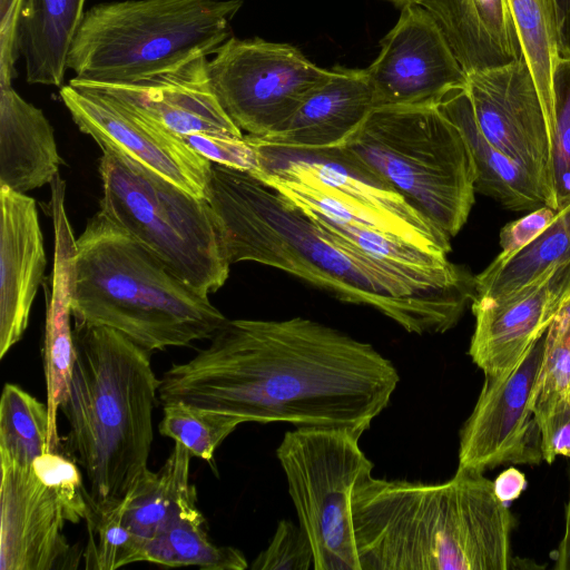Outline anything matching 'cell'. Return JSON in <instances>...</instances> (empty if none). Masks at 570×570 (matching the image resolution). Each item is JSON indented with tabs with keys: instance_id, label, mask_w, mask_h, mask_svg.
Instances as JSON below:
<instances>
[{
	"instance_id": "cell-1",
	"label": "cell",
	"mask_w": 570,
	"mask_h": 570,
	"mask_svg": "<svg viewBox=\"0 0 570 570\" xmlns=\"http://www.w3.org/2000/svg\"><path fill=\"white\" fill-rule=\"evenodd\" d=\"M209 340L164 373L163 404L361 436L400 382L394 364L370 343L302 316L226 320Z\"/></svg>"
},
{
	"instance_id": "cell-2",
	"label": "cell",
	"mask_w": 570,
	"mask_h": 570,
	"mask_svg": "<svg viewBox=\"0 0 570 570\" xmlns=\"http://www.w3.org/2000/svg\"><path fill=\"white\" fill-rule=\"evenodd\" d=\"M228 262L277 268L342 302L372 307L417 335L451 330L474 295V276L375 258L331 233L254 174L213 164L206 186Z\"/></svg>"
},
{
	"instance_id": "cell-3",
	"label": "cell",
	"mask_w": 570,
	"mask_h": 570,
	"mask_svg": "<svg viewBox=\"0 0 570 570\" xmlns=\"http://www.w3.org/2000/svg\"><path fill=\"white\" fill-rule=\"evenodd\" d=\"M361 570H508L513 518L483 472L444 483L370 475L352 494Z\"/></svg>"
},
{
	"instance_id": "cell-4",
	"label": "cell",
	"mask_w": 570,
	"mask_h": 570,
	"mask_svg": "<svg viewBox=\"0 0 570 570\" xmlns=\"http://www.w3.org/2000/svg\"><path fill=\"white\" fill-rule=\"evenodd\" d=\"M75 362L60 410L91 511L122 500L148 469L160 380L150 352L105 326H75Z\"/></svg>"
},
{
	"instance_id": "cell-5",
	"label": "cell",
	"mask_w": 570,
	"mask_h": 570,
	"mask_svg": "<svg viewBox=\"0 0 570 570\" xmlns=\"http://www.w3.org/2000/svg\"><path fill=\"white\" fill-rule=\"evenodd\" d=\"M75 326L112 328L148 352L210 338L227 320L99 209L76 239Z\"/></svg>"
},
{
	"instance_id": "cell-6",
	"label": "cell",
	"mask_w": 570,
	"mask_h": 570,
	"mask_svg": "<svg viewBox=\"0 0 570 570\" xmlns=\"http://www.w3.org/2000/svg\"><path fill=\"white\" fill-rule=\"evenodd\" d=\"M243 0H120L85 12L71 43L69 85L129 83L214 55Z\"/></svg>"
},
{
	"instance_id": "cell-7",
	"label": "cell",
	"mask_w": 570,
	"mask_h": 570,
	"mask_svg": "<svg viewBox=\"0 0 570 570\" xmlns=\"http://www.w3.org/2000/svg\"><path fill=\"white\" fill-rule=\"evenodd\" d=\"M341 147L450 238L466 223L473 158L460 128L435 104L375 107Z\"/></svg>"
},
{
	"instance_id": "cell-8",
	"label": "cell",
	"mask_w": 570,
	"mask_h": 570,
	"mask_svg": "<svg viewBox=\"0 0 570 570\" xmlns=\"http://www.w3.org/2000/svg\"><path fill=\"white\" fill-rule=\"evenodd\" d=\"M100 210L204 295L227 281L230 263L213 210L134 159L102 148Z\"/></svg>"
},
{
	"instance_id": "cell-9",
	"label": "cell",
	"mask_w": 570,
	"mask_h": 570,
	"mask_svg": "<svg viewBox=\"0 0 570 570\" xmlns=\"http://www.w3.org/2000/svg\"><path fill=\"white\" fill-rule=\"evenodd\" d=\"M247 139L259 160L252 174L312 218L373 228L448 258L451 238L342 147L299 151Z\"/></svg>"
},
{
	"instance_id": "cell-10",
	"label": "cell",
	"mask_w": 570,
	"mask_h": 570,
	"mask_svg": "<svg viewBox=\"0 0 570 570\" xmlns=\"http://www.w3.org/2000/svg\"><path fill=\"white\" fill-rule=\"evenodd\" d=\"M360 438L347 430L296 428L276 450L314 570H361L351 502L374 465Z\"/></svg>"
},
{
	"instance_id": "cell-11",
	"label": "cell",
	"mask_w": 570,
	"mask_h": 570,
	"mask_svg": "<svg viewBox=\"0 0 570 570\" xmlns=\"http://www.w3.org/2000/svg\"><path fill=\"white\" fill-rule=\"evenodd\" d=\"M297 48L232 36L208 60L213 89L225 112L247 135L285 129L306 98L332 76Z\"/></svg>"
},
{
	"instance_id": "cell-12",
	"label": "cell",
	"mask_w": 570,
	"mask_h": 570,
	"mask_svg": "<svg viewBox=\"0 0 570 570\" xmlns=\"http://www.w3.org/2000/svg\"><path fill=\"white\" fill-rule=\"evenodd\" d=\"M0 570H51L72 564L63 529L87 518V491L45 483L31 465L0 460Z\"/></svg>"
},
{
	"instance_id": "cell-13",
	"label": "cell",
	"mask_w": 570,
	"mask_h": 570,
	"mask_svg": "<svg viewBox=\"0 0 570 570\" xmlns=\"http://www.w3.org/2000/svg\"><path fill=\"white\" fill-rule=\"evenodd\" d=\"M59 95L73 122L101 149L119 151L205 199L213 163L180 135L99 90L66 85Z\"/></svg>"
},
{
	"instance_id": "cell-14",
	"label": "cell",
	"mask_w": 570,
	"mask_h": 570,
	"mask_svg": "<svg viewBox=\"0 0 570 570\" xmlns=\"http://www.w3.org/2000/svg\"><path fill=\"white\" fill-rule=\"evenodd\" d=\"M466 90L483 136L520 165L556 210L551 139L540 96L524 59L468 75Z\"/></svg>"
},
{
	"instance_id": "cell-15",
	"label": "cell",
	"mask_w": 570,
	"mask_h": 570,
	"mask_svg": "<svg viewBox=\"0 0 570 570\" xmlns=\"http://www.w3.org/2000/svg\"><path fill=\"white\" fill-rule=\"evenodd\" d=\"M543 348L544 335L508 375L484 376L460 432V468L484 472L505 463L538 464L543 460L540 429L530 407Z\"/></svg>"
},
{
	"instance_id": "cell-16",
	"label": "cell",
	"mask_w": 570,
	"mask_h": 570,
	"mask_svg": "<svg viewBox=\"0 0 570 570\" xmlns=\"http://www.w3.org/2000/svg\"><path fill=\"white\" fill-rule=\"evenodd\" d=\"M366 69L375 107L435 104L448 91L468 85L440 26L422 6L402 8Z\"/></svg>"
},
{
	"instance_id": "cell-17",
	"label": "cell",
	"mask_w": 570,
	"mask_h": 570,
	"mask_svg": "<svg viewBox=\"0 0 570 570\" xmlns=\"http://www.w3.org/2000/svg\"><path fill=\"white\" fill-rule=\"evenodd\" d=\"M208 57L129 83L73 86L106 92L180 136L195 132L243 137L223 109L208 73Z\"/></svg>"
},
{
	"instance_id": "cell-18",
	"label": "cell",
	"mask_w": 570,
	"mask_h": 570,
	"mask_svg": "<svg viewBox=\"0 0 570 570\" xmlns=\"http://www.w3.org/2000/svg\"><path fill=\"white\" fill-rule=\"evenodd\" d=\"M0 358L28 327L47 265L36 200L0 186Z\"/></svg>"
},
{
	"instance_id": "cell-19",
	"label": "cell",
	"mask_w": 570,
	"mask_h": 570,
	"mask_svg": "<svg viewBox=\"0 0 570 570\" xmlns=\"http://www.w3.org/2000/svg\"><path fill=\"white\" fill-rule=\"evenodd\" d=\"M551 276L502 297L473 296L475 326L469 355L484 376L508 375L544 335L561 308L549 284Z\"/></svg>"
},
{
	"instance_id": "cell-20",
	"label": "cell",
	"mask_w": 570,
	"mask_h": 570,
	"mask_svg": "<svg viewBox=\"0 0 570 570\" xmlns=\"http://www.w3.org/2000/svg\"><path fill=\"white\" fill-rule=\"evenodd\" d=\"M49 209L55 232L53 268L47 294L45 326V377L49 416V449L58 452L60 439L57 416L68 392L75 362L71 330V285L76 239L65 206L66 184L60 175L50 183Z\"/></svg>"
},
{
	"instance_id": "cell-21",
	"label": "cell",
	"mask_w": 570,
	"mask_h": 570,
	"mask_svg": "<svg viewBox=\"0 0 570 570\" xmlns=\"http://www.w3.org/2000/svg\"><path fill=\"white\" fill-rule=\"evenodd\" d=\"M296 110L285 129L250 140L277 148L313 151L344 145L375 108L367 69L336 67Z\"/></svg>"
},
{
	"instance_id": "cell-22",
	"label": "cell",
	"mask_w": 570,
	"mask_h": 570,
	"mask_svg": "<svg viewBox=\"0 0 570 570\" xmlns=\"http://www.w3.org/2000/svg\"><path fill=\"white\" fill-rule=\"evenodd\" d=\"M466 75L508 65L522 50L507 0H424Z\"/></svg>"
},
{
	"instance_id": "cell-23",
	"label": "cell",
	"mask_w": 570,
	"mask_h": 570,
	"mask_svg": "<svg viewBox=\"0 0 570 570\" xmlns=\"http://www.w3.org/2000/svg\"><path fill=\"white\" fill-rule=\"evenodd\" d=\"M55 130L12 86L0 87V186L27 194L59 175Z\"/></svg>"
},
{
	"instance_id": "cell-24",
	"label": "cell",
	"mask_w": 570,
	"mask_h": 570,
	"mask_svg": "<svg viewBox=\"0 0 570 570\" xmlns=\"http://www.w3.org/2000/svg\"><path fill=\"white\" fill-rule=\"evenodd\" d=\"M86 0H22L17 45L26 80L61 87Z\"/></svg>"
},
{
	"instance_id": "cell-25",
	"label": "cell",
	"mask_w": 570,
	"mask_h": 570,
	"mask_svg": "<svg viewBox=\"0 0 570 570\" xmlns=\"http://www.w3.org/2000/svg\"><path fill=\"white\" fill-rule=\"evenodd\" d=\"M435 105L460 128L468 141L475 168V191L514 212H531L546 205L534 179L483 136L466 87L448 91Z\"/></svg>"
},
{
	"instance_id": "cell-26",
	"label": "cell",
	"mask_w": 570,
	"mask_h": 570,
	"mask_svg": "<svg viewBox=\"0 0 570 570\" xmlns=\"http://www.w3.org/2000/svg\"><path fill=\"white\" fill-rule=\"evenodd\" d=\"M550 275V287L562 306L570 298V204L517 255L501 265L490 263L474 276V296L502 297Z\"/></svg>"
},
{
	"instance_id": "cell-27",
	"label": "cell",
	"mask_w": 570,
	"mask_h": 570,
	"mask_svg": "<svg viewBox=\"0 0 570 570\" xmlns=\"http://www.w3.org/2000/svg\"><path fill=\"white\" fill-rule=\"evenodd\" d=\"M196 490L186 495L157 533L146 541V562L169 567L197 566L205 570H244L247 561L234 547H218L205 531Z\"/></svg>"
},
{
	"instance_id": "cell-28",
	"label": "cell",
	"mask_w": 570,
	"mask_h": 570,
	"mask_svg": "<svg viewBox=\"0 0 570 570\" xmlns=\"http://www.w3.org/2000/svg\"><path fill=\"white\" fill-rule=\"evenodd\" d=\"M191 453L179 442L164 465L153 472L147 469L124 498V523L145 543L174 513L181 500L195 487L189 480Z\"/></svg>"
},
{
	"instance_id": "cell-29",
	"label": "cell",
	"mask_w": 570,
	"mask_h": 570,
	"mask_svg": "<svg viewBox=\"0 0 570 570\" xmlns=\"http://www.w3.org/2000/svg\"><path fill=\"white\" fill-rule=\"evenodd\" d=\"M522 58L535 82L550 139L554 128L553 78L561 61L556 0H507Z\"/></svg>"
},
{
	"instance_id": "cell-30",
	"label": "cell",
	"mask_w": 570,
	"mask_h": 570,
	"mask_svg": "<svg viewBox=\"0 0 570 570\" xmlns=\"http://www.w3.org/2000/svg\"><path fill=\"white\" fill-rule=\"evenodd\" d=\"M47 403L20 386L6 383L0 401V460L31 465L49 449Z\"/></svg>"
},
{
	"instance_id": "cell-31",
	"label": "cell",
	"mask_w": 570,
	"mask_h": 570,
	"mask_svg": "<svg viewBox=\"0 0 570 570\" xmlns=\"http://www.w3.org/2000/svg\"><path fill=\"white\" fill-rule=\"evenodd\" d=\"M164 405L161 435L181 443L193 456L210 462L216 449L242 424L237 417L184 402Z\"/></svg>"
},
{
	"instance_id": "cell-32",
	"label": "cell",
	"mask_w": 570,
	"mask_h": 570,
	"mask_svg": "<svg viewBox=\"0 0 570 570\" xmlns=\"http://www.w3.org/2000/svg\"><path fill=\"white\" fill-rule=\"evenodd\" d=\"M122 513L124 499L100 511L89 509L86 569L114 570L146 562L145 541L124 523Z\"/></svg>"
},
{
	"instance_id": "cell-33",
	"label": "cell",
	"mask_w": 570,
	"mask_h": 570,
	"mask_svg": "<svg viewBox=\"0 0 570 570\" xmlns=\"http://www.w3.org/2000/svg\"><path fill=\"white\" fill-rule=\"evenodd\" d=\"M570 394V298L556 314L544 333L540 373L530 407L535 421Z\"/></svg>"
},
{
	"instance_id": "cell-34",
	"label": "cell",
	"mask_w": 570,
	"mask_h": 570,
	"mask_svg": "<svg viewBox=\"0 0 570 570\" xmlns=\"http://www.w3.org/2000/svg\"><path fill=\"white\" fill-rule=\"evenodd\" d=\"M553 91L552 183L557 208L560 210L570 204V60H561L558 65Z\"/></svg>"
},
{
	"instance_id": "cell-35",
	"label": "cell",
	"mask_w": 570,
	"mask_h": 570,
	"mask_svg": "<svg viewBox=\"0 0 570 570\" xmlns=\"http://www.w3.org/2000/svg\"><path fill=\"white\" fill-rule=\"evenodd\" d=\"M313 568V550L298 524L279 520L267 546L253 561L252 570H308Z\"/></svg>"
},
{
	"instance_id": "cell-36",
	"label": "cell",
	"mask_w": 570,
	"mask_h": 570,
	"mask_svg": "<svg viewBox=\"0 0 570 570\" xmlns=\"http://www.w3.org/2000/svg\"><path fill=\"white\" fill-rule=\"evenodd\" d=\"M199 155L213 164L249 173L259 167L256 147L245 137L223 134L195 132L181 136Z\"/></svg>"
},
{
	"instance_id": "cell-37",
	"label": "cell",
	"mask_w": 570,
	"mask_h": 570,
	"mask_svg": "<svg viewBox=\"0 0 570 570\" xmlns=\"http://www.w3.org/2000/svg\"><path fill=\"white\" fill-rule=\"evenodd\" d=\"M557 212L544 205L505 224L499 234L501 252L491 263L501 265L517 255L552 223Z\"/></svg>"
},
{
	"instance_id": "cell-38",
	"label": "cell",
	"mask_w": 570,
	"mask_h": 570,
	"mask_svg": "<svg viewBox=\"0 0 570 570\" xmlns=\"http://www.w3.org/2000/svg\"><path fill=\"white\" fill-rule=\"evenodd\" d=\"M542 459L551 464L558 456L570 459V394L537 421Z\"/></svg>"
},
{
	"instance_id": "cell-39",
	"label": "cell",
	"mask_w": 570,
	"mask_h": 570,
	"mask_svg": "<svg viewBox=\"0 0 570 570\" xmlns=\"http://www.w3.org/2000/svg\"><path fill=\"white\" fill-rule=\"evenodd\" d=\"M21 2L22 0H11L0 4V87L12 86L11 82L16 76L14 62L18 57H20L17 45V33Z\"/></svg>"
},
{
	"instance_id": "cell-40",
	"label": "cell",
	"mask_w": 570,
	"mask_h": 570,
	"mask_svg": "<svg viewBox=\"0 0 570 570\" xmlns=\"http://www.w3.org/2000/svg\"><path fill=\"white\" fill-rule=\"evenodd\" d=\"M498 498L504 502L518 499L527 487L525 475L518 469L511 466L501 472L493 481Z\"/></svg>"
},
{
	"instance_id": "cell-41",
	"label": "cell",
	"mask_w": 570,
	"mask_h": 570,
	"mask_svg": "<svg viewBox=\"0 0 570 570\" xmlns=\"http://www.w3.org/2000/svg\"><path fill=\"white\" fill-rule=\"evenodd\" d=\"M561 60H570V0H556Z\"/></svg>"
},
{
	"instance_id": "cell-42",
	"label": "cell",
	"mask_w": 570,
	"mask_h": 570,
	"mask_svg": "<svg viewBox=\"0 0 570 570\" xmlns=\"http://www.w3.org/2000/svg\"><path fill=\"white\" fill-rule=\"evenodd\" d=\"M556 569L570 570V479L569 495L564 513V531L559 547L556 551Z\"/></svg>"
},
{
	"instance_id": "cell-43",
	"label": "cell",
	"mask_w": 570,
	"mask_h": 570,
	"mask_svg": "<svg viewBox=\"0 0 570 570\" xmlns=\"http://www.w3.org/2000/svg\"><path fill=\"white\" fill-rule=\"evenodd\" d=\"M392 1L393 3L404 8V7H407V6H422V2L424 0H390Z\"/></svg>"
},
{
	"instance_id": "cell-44",
	"label": "cell",
	"mask_w": 570,
	"mask_h": 570,
	"mask_svg": "<svg viewBox=\"0 0 570 570\" xmlns=\"http://www.w3.org/2000/svg\"><path fill=\"white\" fill-rule=\"evenodd\" d=\"M3 1H11V0H0V2H3Z\"/></svg>"
}]
</instances>
